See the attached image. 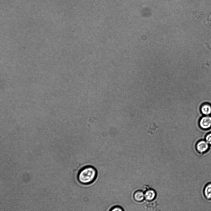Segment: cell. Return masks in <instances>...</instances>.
<instances>
[{
  "label": "cell",
  "mask_w": 211,
  "mask_h": 211,
  "mask_svg": "<svg viewBox=\"0 0 211 211\" xmlns=\"http://www.w3.org/2000/svg\"><path fill=\"white\" fill-rule=\"evenodd\" d=\"M109 210L110 211H122L124 210V209L120 206L116 205L112 207Z\"/></svg>",
  "instance_id": "ba28073f"
},
{
  "label": "cell",
  "mask_w": 211,
  "mask_h": 211,
  "mask_svg": "<svg viewBox=\"0 0 211 211\" xmlns=\"http://www.w3.org/2000/svg\"><path fill=\"white\" fill-rule=\"evenodd\" d=\"M200 111L204 116H209L211 114V104L209 103L203 104L200 107Z\"/></svg>",
  "instance_id": "8992f818"
},
{
  "label": "cell",
  "mask_w": 211,
  "mask_h": 211,
  "mask_svg": "<svg viewBox=\"0 0 211 211\" xmlns=\"http://www.w3.org/2000/svg\"><path fill=\"white\" fill-rule=\"evenodd\" d=\"M144 192L145 199L149 202L154 201L156 197V192L153 188H146Z\"/></svg>",
  "instance_id": "277c9868"
},
{
  "label": "cell",
  "mask_w": 211,
  "mask_h": 211,
  "mask_svg": "<svg viewBox=\"0 0 211 211\" xmlns=\"http://www.w3.org/2000/svg\"><path fill=\"white\" fill-rule=\"evenodd\" d=\"M199 124L200 127L204 130L210 129L211 128V116H204L200 119Z\"/></svg>",
  "instance_id": "3957f363"
},
{
  "label": "cell",
  "mask_w": 211,
  "mask_h": 211,
  "mask_svg": "<svg viewBox=\"0 0 211 211\" xmlns=\"http://www.w3.org/2000/svg\"><path fill=\"white\" fill-rule=\"evenodd\" d=\"M205 140L211 146V132L208 133L205 136Z\"/></svg>",
  "instance_id": "9c48e42d"
},
{
  "label": "cell",
  "mask_w": 211,
  "mask_h": 211,
  "mask_svg": "<svg viewBox=\"0 0 211 211\" xmlns=\"http://www.w3.org/2000/svg\"><path fill=\"white\" fill-rule=\"evenodd\" d=\"M97 175V171L95 167L91 165H87L79 170L77 175V179L82 184L89 185L95 181Z\"/></svg>",
  "instance_id": "6da1fadb"
},
{
  "label": "cell",
  "mask_w": 211,
  "mask_h": 211,
  "mask_svg": "<svg viewBox=\"0 0 211 211\" xmlns=\"http://www.w3.org/2000/svg\"><path fill=\"white\" fill-rule=\"evenodd\" d=\"M133 198L136 202L138 203L141 202L145 199L144 192L141 190H137L134 192Z\"/></svg>",
  "instance_id": "5b68a950"
},
{
  "label": "cell",
  "mask_w": 211,
  "mask_h": 211,
  "mask_svg": "<svg viewBox=\"0 0 211 211\" xmlns=\"http://www.w3.org/2000/svg\"><path fill=\"white\" fill-rule=\"evenodd\" d=\"M203 193L206 199L211 200V182L205 185L203 189Z\"/></svg>",
  "instance_id": "52a82bcc"
},
{
  "label": "cell",
  "mask_w": 211,
  "mask_h": 211,
  "mask_svg": "<svg viewBox=\"0 0 211 211\" xmlns=\"http://www.w3.org/2000/svg\"><path fill=\"white\" fill-rule=\"evenodd\" d=\"M210 146L205 140L201 139L196 142L195 145V148L198 153L203 154L208 151Z\"/></svg>",
  "instance_id": "7a4b0ae2"
}]
</instances>
